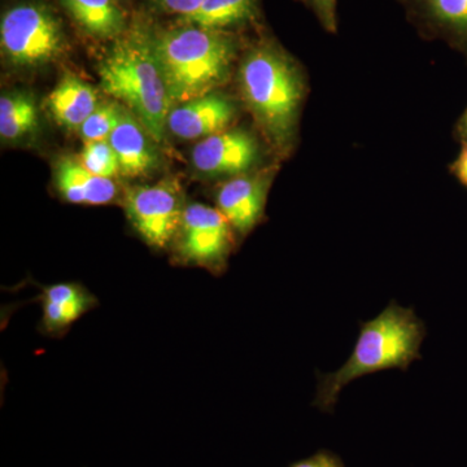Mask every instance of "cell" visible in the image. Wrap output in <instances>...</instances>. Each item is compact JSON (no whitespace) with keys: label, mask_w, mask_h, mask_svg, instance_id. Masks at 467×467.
Segmentation results:
<instances>
[{"label":"cell","mask_w":467,"mask_h":467,"mask_svg":"<svg viewBox=\"0 0 467 467\" xmlns=\"http://www.w3.org/2000/svg\"><path fill=\"white\" fill-rule=\"evenodd\" d=\"M238 86L266 140L281 155H288L296 144L301 109L308 95L300 64L275 42L263 39L242 57Z\"/></svg>","instance_id":"6da1fadb"},{"label":"cell","mask_w":467,"mask_h":467,"mask_svg":"<svg viewBox=\"0 0 467 467\" xmlns=\"http://www.w3.org/2000/svg\"><path fill=\"white\" fill-rule=\"evenodd\" d=\"M427 335L425 322L414 308H404L396 300L370 321L359 324V334L352 353L339 370L317 374L318 409L333 411L344 387L378 371L399 368L407 371L418 359H422L420 347Z\"/></svg>","instance_id":"7a4b0ae2"},{"label":"cell","mask_w":467,"mask_h":467,"mask_svg":"<svg viewBox=\"0 0 467 467\" xmlns=\"http://www.w3.org/2000/svg\"><path fill=\"white\" fill-rule=\"evenodd\" d=\"M152 45L173 103L204 97L225 84L236 55L232 36L192 26L161 34Z\"/></svg>","instance_id":"3957f363"},{"label":"cell","mask_w":467,"mask_h":467,"mask_svg":"<svg viewBox=\"0 0 467 467\" xmlns=\"http://www.w3.org/2000/svg\"><path fill=\"white\" fill-rule=\"evenodd\" d=\"M99 76L101 90L124 103L153 140L162 142L173 100L152 41L143 36L119 39L101 61Z\"/></svg>","instance_id":"277c9868"},{"label":"cell","mask_w":467,"mask_h":467,"mask_svg":"<svg viewBox=\"0 0 467 467\" xmlns=\"http://www.w3.org/2000/svg\"><path fill=\"white\" fill-rule=\"evenodd\" d=\"M0 43L3 54L14 66L39 67L63 52V27L45 5L24 3L3 15Z\"/></svg>","instance_id":"5b68a950"},{"label":"cell","mask_w":467,"mask_h":467,"mask_svg":"<svg viewBox=\"0 0 467 467\" xmlns=\"http://www.w3.org/2000/svg\"><path fill=\"white\" fill-rule=\"evenodd\" d=\"M122 202L129 223L147 244L165 248L174 241L186 209L177 181L129 189Z\"/></svg>","instance_id":"8992f818"},{"label":"cell","mask_w":467,"mask_h":467,"mask_svg":"<svg viewBox=\"0 0 467 467\" xmlns=\"http://www.w3.org/2000/svg\"><path fill=\"white\" fill-rule=\"evenodd\" d=\"M234 230L217 208L192 202L184 209L175 238L177 254L183 263L223 273L234 245Z\"/></svg>","instance_id":"52a82bcc"},{"label":"cell","mask_w":467,"mask_h":467,"mask_svg":"<svg viewBox=\"0 0 467 467\" xmlns=\"http://www.w3.org/2000/svg\"><path fill=\"white\" fill-rule=\"evenodd\" d=\"M263 150L259 140L245 129H227L205 138L192 150L196 171L211 178H234L257 171Z\"/></svg>","instance_id":"ba28073f"},{"label":"cell","mask_w":467,"mask_h":467,"mask_svg":"<svg viewBox=\"0 0 467 467\" xmlns=\"http://www.w3.org/2000/svg\"><path fill=\"white\" fill-rule=\"evenodd\" d=\"M275 174L270 168L251 171L230 178L218 190L217 209L239 238H245L265 218L267 193Z\"/></svg>","instance_id":"9c48e42d"},{"label":"cell","mask_w":467,"mask_h":467,"mask_svg":"<svg viewBox=\"0 0 467 467\" xmlns=\"http://www.w3.org/2000/svg\"><path fill=\"white\" fill-rule=\"evenodd\" d=\"M420 36L447 43L467 64V0H399Z\"/></svg>","instance_id":"30bf717a"},{"label":"cell","mask_w":467,"mask_h":467,"mask_svg":"<svg viewBox=\"0 0 467 467\" xmlns=\"http://www.w3.org/2000/svg\"><path fill=\"white\" fill-rule=\"evenodd\" d=\"M238 115L235 101L220 92L184 101L171 110L168 129L181 140H205L229 129Z\"/></svg>","instance_id":"8fae6325"},{"label":"cell","mask_w":467,"mask_h":467,"mask_svg":"<svg viewBox=\"0 0 467 467\" xmlns=\"http://www.w3.org/2000/svg\"><path fill=\"white\" fill-rule=\"evenodd\" d=\"M39 301L42 306L39 330L52 337L66 335L79 318L98 306L97 297L76 282L47 285L43 288Z\"/></svg>","instance_id":"7c38bea8"},{"label":"cell","mask_w":467,"mask_h":467,"mask_svg":"<svg viewBox=\"0 0 467 467\" xmlns=\"http://www.w3.org/2000/svg\"><path fill=\"white\" fill-rule=\"evenodd\" d=\"M150 140L153 138L142 122L125 109L121 119L109 138L119 160V173L126 178H138L158 167V152Z\"/></svg>","instance_id":"4fadbf2b"},{"label":"cell","mask_w":467,"mask_h":467,"mask_svg":"<svg viewBox=\"0 0 467 467\" xmlns=\"http://www.w3.org/2000/svg\"><path fill=\"white\" fill-rule=\"evenodd\" d=\"M55 184L64 201L78 205H106L116 199L113 180L91 173L81 161L61 158L55 165Z\"/></svg>","instance_id":"5bb4252c"},{"label":"cell","mask_w":467,"mask_h":467,"mask_svg":"<svg viewBox=\"0 0 467 467\" xmlns=\"http://www.w3.org/2000/svg\"><path fill=\"white\" fill-rule=\"evenodd\" d=\"M48 112L58 125L75 130L99 107L97 91L78 77L66 75L46 100Z\"/></svg>","instance_id":"9a60e30c"},{"label":"cell","mask_w":467,"mask_h":467,"mask_svg":"<svg viewBox=\"0 0 467 467\" xmlns=\"http://www.w3.org/2000/svg\"><path fill=\"white\" fill-rule=\"evenodd\" d=\"M67 14L86 32L115 38L124 32L125 17L115 0H60Z\"/></svg>","instance_id":"2e32d148"},{"label":"cell","mask_w":467,"mask_h":467,"mask_svg":"<svg viewBox=\"0 0 467 467\" xmlns=\"http://www.w3.org/2000/svg\"><path fill=\"white\" fill-rule=\"evenodd\" d=\"M256 12V0H204L182 20L189 26L221 30L250 23Z\"/></svg>","instance_id":"e0dca14e"},{"label":"cell","mask_w":467,"mask_h":467,"mask_svg":"<svg viewBox=\"0 0 467 467\" xmlns=\"http://www.w3.org/2000/svg\"><path fill=\"white\" fill-rule=\"evenodd\" d=\"M38 126V109L32 95L12 92L0 99V135L5 140H18Z\"/></svg>","instance_id":"ac0fdd59"},{"label":"cell","mask_w":467,"mask_h":467,"mask_svg":"<svg viewBox=\"0 0 467 467\" xmlns=\"http://www.w3.org/2000/svg\"><path fill=\"white\" fill-rule=\"evenodd\" d=\"M125 107L116 103L103 104L79 128V134L85 143L109 140L121 119Z\"/></svg>","instance_id":"d6986e66"},{"label":"cell","mask_w":467,"mask_h":467,"mask_svg":"<svg viewBox=\"0 0 467 467\" xmlns=\"http://www.w3.org/2000/svg\"><path fill=\"white\" fill-rule=\"evenodd\" d=\"M81 162L91 173L113 180L119 173V160L109 140L85 143Z\"/></svg>","instance_id":"ffe728a7"},{"label":"cell","mask_w":467,"mask_h":467,"mask_svg":"<svg viewBox=\"0 0 467 467\" xmlns=\"http://www.w3.org/2000/svg\"><path fill=\"white\" fill-rule=\"evenodd\" d=\"M317 17L326 32H337V0H300Z\"/></svg>","instance_id":"44dd1931"},{"label":"cell","mask_w":467,"mask_h":467,"mask_svg":"<svg viewBox=\"0 0 467 467\" xmlns=\"http://www.w3.org/2000/svg\"><path fill=\"white\" fill-rule=\"evenodd\" d=\"M159 7L169 12V14L180 15V16H187L195 11L204 0H155Z\"/></svg>","instance_id":"7402d4cb"},{"label":"cell","mask_w":467,"mask_h":467,"mask_svg":"<svg viewBox=\"0 0 467 467\" xmlns=\"http://www.w3.org/2000/svg\"><path fill=\"white\" fill-rule=\"evenodd\" d=\"M290 467H344L339 459L328 453V451H319L309 459L292 463Z\"/></svg>","instance_id":"603a6c76"},{"label":"cell","mask_w":467,"mask_h":467,"mask_svg":"<svg viewBox=\"0 0 467 467\" xmlns=\"http://www.w3.org/2000/svg\"><path fill=\"white\" fill-rule=\"evenodd\" d=\"M461 150L457 159L451 162V173L457 178V181L467 189V142L461 143Z\"/></svg>","instance_id":"cb8c5ba5"},{"label":"cell","mask_w":467,"mask_h":467,"mask_svg":"<svg viewBox=\"0 0 467 467\" xmlns=\"http://www.w3.org/2000/svg\"><path fill=\"white\" fill-rule=\"evenodd\" d=\"M453 135L454 140H459L460 143L467 142V109L460 117L459 121L456 122Z\"/></svg>","instance_id":"d4e9b609"}]
</instances>
